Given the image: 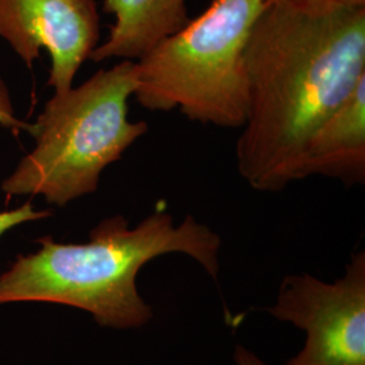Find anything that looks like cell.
<instances>
[{
  "instance_id": "cell-1",
  "label": "cell",
  "mask_w": 365,
  "mask_h": 365,
  "mask_svg": "<svg viewBox=\"0 0 365 365\" xmlns=\"http://www.w3.org/2000/svg\"><path fill=\"white\" fill-rule=\"evenodd\" d=\"M245 66L237 170L252 188L277 192L302 179L314 133L365 78V7L309 13L267 1Z\"/></svg>"
},
{
  "instance_id": "cell-2",
  "label": "cell",
  "mask_w": 365,
  "mask_h": 365,
  "mask_svg": "<svg viewBox=\"0 0 365 365\" xmlns=\"http://www.w3.org/2000/svg\"><path fill=\"white\" fill-rule=\"evenodd\" d=\"M37 242V252L18 256L0 274V304H66L88 312L105 327L133 329L149 322L153 312L138 294L135 279L158 256L187 255L215 280L220 271L221 237L191 215L176 226L165 206L133 229L122 215L107 218L92 229L86 244H61L52 237Z\"/></svg>"
},
{
  "instance_id": "cell-3",
  "label": "cell",
  "mask_w": 365,
  "mask_h": 365,
  "mask_svg": "<svg viewBox=\"0 0 365 365\" xmlns=\"http://www.w3.org/2000/svg\"><path fill=\"white\" fill-rule=\"evenodd\" d=\"M137 81V63L122 60L54 93L30 123L36 148L3 180L1 191L9 197L43 196L60 207L95 192L103 170L148 133L146 122L128 118Z\"/></svg>"
},
{
  "instance_id": "cell-4",
  "label": "cell",
  "mask_w": 365,
  "mask_h": 365,
  "mask_svg": "<svg viewBox=\"0 0 365 365\" xmlns=\"http://www.w3.org/2000/svg\"><path fill=\"white\" fill-rule=\"evenodd\" d=\"M267 0H212L137 63V102L179 108L203 125L241 129L248 111L245 48Z\"/></svg>"
},
{
  "instance_id": "cell-5",
  "label": "cell",
  "mask_w": 365,
  "mask_h": 365,
  "mask_svg": "<svg viewBox=\"0 0 365 365\" xmlns=\"http://www.w3.org/2000/svg\"><path fill=\"white\" fill-rule=\"evenodd\" d=\"M269 313L306 331L303 349L286 365H365L364 252L333 284L288 276Z\"/></svg>"
},
{
  "instance_id": "cell-6",
  "label": "cell",
  "mask_w": 365,
  "mask_h": 365,
  "mask_svg": "<svg viewBox=\"0 0 365 365\" xmlns=\"http://www.w3.org/2000/svg\"><path fill=\"white\" fill-rule=\"evenodd\" d=\"M95 0H0V37L29 68L41 49L51 56L48 86L54 93L73 87V80L99 42Z\"/></svg>"
},
{
  "instance_id": "cell-7",
  "label": "cell",
  "mask_w": 365,
  "mask_h": 365,
  "mask_svg": "<svg viewBox=\"0 0 365 365\" xmlns=\"http://www.w3.org/2000/svg\"><path fill=\"white\" fill-rule=\"evenodd\" d=\"M322 175L346 187L365 182V78L310 138L302 179Z\"/></svg>"
},
{
  "instance_id": "cell-8",
  "label": "cell",
  "mask_w": 365,
  "mask_h": 365,
  "mask_svg": "<svg viewBox=\"0 0 365 365\" xmlns=\"http://www.w3.org/2000/svg\"><path fill=\"white\" fill-rule=\"evenodd\" d=\"M115 24L90 56L93 63L111 58L138 61L157 43L190 22L185 0H105Z\"/></svg>"
},
{
  "instance_id": "cell-9",
  "label": "cell",
  "mask_w": 365,
  "mask_h": 365,
  "mask_svg": "<svg viewBox=\"0 0 365 365\" xmlns=\"http://www.w3.org/2000/svg\"><path fill=\"white\" fill-rule=\"evenodd\" d=\"M268 3L287 6L300 11L327 13L342 9L365 7V0H267Z\"/></svg>"
},
{
  "instance_id": "cell-10",
  "label": "cell",
  "mask_w": 365,
  "mask_h": 365,
  "mask_svg": "<svg viewBox=\"0 0 365 365\" xmlns=\"http://www.w3.org/2000/svg\"><path fill=\"white\" fill-rule=\"evenodd\" d=\"M52 215L51 210H36L30 202L14 210L0 211V238L14 227L26 222L45 220Z\"/></svg>"
},
{
  "instance_id": "cell-11",
  "label": "cell",
  "mask_w": 365,
  "mask_h": 365,
  "mask_svg": "<svg viewBox=\"0 0 365 365\" xmlns=\"http://www.w3.org/2000/svg\"><path fill=\"white\" fill-rule=\"evenodd\" d=\"M0 126L16 131V133L18 131L29 133L30 126H31L30 123L16 117L11 93L1 76H0Z\"/></svg>"
},
{
  "instance_id": "cell-12",
  "label": "cell",
  "mask_w": 365,
  "mask_h": 365,
  "mask_svg": "<svg viewBox=\"0 0 365 365\" xmlns=\"http://www.w3.org/2000/svg\"><path fill=\"white\" fill-rule=\"evenodd\" d=\"M235 360L237 365H265L255 353L249 352L244 346L235 348Z\"/></svg>"
}]
</instances>
